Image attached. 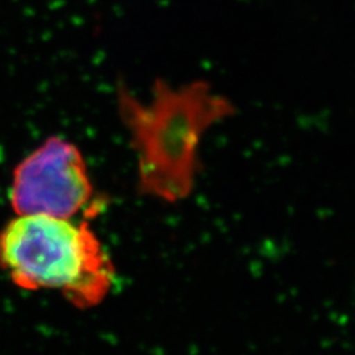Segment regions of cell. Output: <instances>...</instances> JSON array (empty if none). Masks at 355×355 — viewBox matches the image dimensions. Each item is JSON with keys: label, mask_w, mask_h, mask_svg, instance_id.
I'll list each match as a JSON object with an SVG mask.
<instances>
[{"label": "cell", "mask_w": 355, "mask_h": 355, "mask_svg": "<svg viewBox=\"0 0 355 355\" xmlns=\"http://www.w3.org/2000/svg\"><path fill=\"white\" fill-rule=\"evenodd\" d=\"M117 104L137 153L141 191L171 203L184 199L193 186L200 140L232 114V104L203 82L175 89L162 80L149 102L121 87Z\"/></svg>", "instance_id": "obj_1"}, {"label": "cell", "mask_w": 355, "mask_h": 355, "mask_svg": "<svg viewBox=\"0 0 355 355\" xmlns=\"http://www.w3.org/2000/svg\"><path fill=\"white\" fill-rule=\"evenodd\" d=\"M0 268L26 291L51 290L79 309L101 304L114 268L86 220L24 215L0 229Z\"/></svg>", "instance_id": "obj_2"}, {"label": "cell", "mask_w": 355, "mask_h": 355, "mask_svg": "<svg viewBox=\"0 0 355 355\" xmlns=\"http://www.w3.org/2000/svg\"><path fill=\"white\" fill-rule=\"evenodd\" d=\"M10 203L17 216L74 218L96 215L101 205L80 149L51 136L13 168Z\"/></svg>", "instance_id": "obj_3"}]
</instances>
